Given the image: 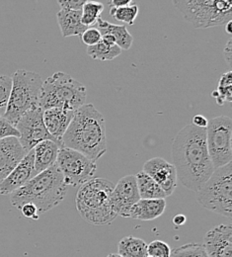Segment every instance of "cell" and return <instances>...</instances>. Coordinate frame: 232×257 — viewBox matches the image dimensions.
Segmentation results:
<instances>
[{
  "label": "cell",
  "instance_id": "cell-39",
  "mask_svg": "<svg viewBox=\"0 0 232 257\" xmlns=\"http://www.w3.org/2000/svg\"><path fill=\"white\" fill-rule=\"evenodd\" d=\"M187 219H186V216L182 215V214H179V215H176L174 218H173V224L176 225V226H181V225H184L186 223Z\"/></svg>",
  "mask_w": 232,
  "mask_h": 257
},
{
  "label": "cell",
  "instance_id": "cell-5",
  "mask_svg": "<svg viewBox=\"0 0 232 257\" xmlns=\"http://www.w3.org/2000/svg\"><path fill=\"white\" fill-rule=\"evenodd\" d=\"M11 90L3 118L13 126L28 111L38 108L43 79L37 72L18 69L11 77Z\"/></svg>",
  "mask_w": 232,
  "mask_h": 257
},
{
  "label": "cell",
  "instance_id": "cell-29",
  "mask_svg": "<svg viewBox=\"0 0 232 257\" xmlns=\"http://www.w3.org/2000/svg\"><path fill=\"white\" fill-rule=\"evenodd\" d=\"M11 77L0 74V117L5 114L11 90Z\"/></svg>",
  "mask_w": 232,
  "mask_h": 257
},
{
  "label": "cell",
  "instance_id": "cell-18",
  "mask_svg": "<svg viewBox=\"0 0 232 257\" xmlns=\"http://www.w3.org/2000/svg\"><path fill=\"white\" fill-rule=\"evenodd\" d=\"M62 147L50 140L40 142L34 148V166L36 173H41L57 163L58 155Z\"/></svg>",
  "mask_w": 232,
  "mask_h": 257
},
{
  "label": "cell",
  "instance_id": "cell-6",
  "mask_svg": "<svg viewBox=\"0 0 232 257\" xmlns=\"http://www.w3.org/2000/svg\"><path fill=\"white\" fill-rule=\"evenodd\" d=\"M86 88L69 74L59 71L48 77L42 85L39 108H65L75 111L85 104Z\"/></svg>",
  "mask_w": 232,
  "mask_h": 257
},
{
  "label": "cell",
  "instance_id": "cell-2",
  "mask_svg": "<svg viewBox=\"0 0 232 257\" xmlns=\"http://www.w3.org/2000/svg\"><path fill=\"white\" fill-rule=\"evenodd\" d=\"M62 146L81 153L97 161L107 152L105 120L92 104L75 110L73 118L62 138Z\"/></svg>",
  "mask_w": 232,
  "mask_h": 257
},
{
  "label": "cell",
  "instance_id": "cell-38",
  "mask_svg": "<svg viewBox=\"0 0 232 257\" xmlns=\"http://www.w3.org/2000/svg\"><path fill=\"white\" fill-rule=\"evenodd\" d=\"M101 41H102L104 44L108 45V46H115V45H117V42H116L115 37L112 36V35H109V34L102 35Z\"/></svg>",
  "mask_w": 232,
  "mask_h": 257
},
{
  "label": "cell",
  "instance_id": "cell-19",
  "mask_svg": "<svg viewBox=\"0 0 232 257\" xmlns=\"http://www.w3.org/2000/svg\"><path fill=\"white\" fill-rule=\"evenodd\" d=\"M165 199H140L130 212V219L139 221H153L165 211Z\"/></svg>",
  "mask_w": 232,
  "mask_h": 257
},
{
  "label": "cell",
  "instance_id": "cell-40",
  "mask_svg": "<svg viewBox=\"0 0 232 257\" xmlns=\"http://www.w3.org/2000/svg\"><path fill=\"white\" fill-rule=\"evenodd\" d=\"M231 24H232V20L231 21H229V22H227L224 26H225V31L227 34H229V35H231L232 34V29H231Z\"/></svg>",
  "mask_w": 232,
  "mask_h": 257
},
{
  "label": "cell",
  "instance_id": "cell-22",
  "mask_svg": "<svg viewBox=\"0 0 232 257\" xmlns=\"http://www.w3.org/2000/svg\"><path fill=\"white\" fill-rule=\"evenodd\" d=\"M135 179L140 199H165L167 197L163 189L143 171L137 173Z\"/></svg>",
  "mask_w": 232,
  "mask_h": 257
},
{
  "label": "cell",
  "instance_id": "cell-21",
  "mask_svg": "<svg viewBox=\"0 0 232 257\" xmlns=\"http://www.w3.org/2000/svg\"><path fill=\"white\" fill-rule=\"evenodd\" d=\"M101 35L109 34L115 37L117 46L122 49V51H128L131 49L133 45V38L132 34L128 31L127 27L124 25H116L111 24L102 18H100L95 25Z\"/></svg>",
  "mask_w": 232,
  "mask_h": 257
},
{
  "label": "cell",
  "instance_id": "cell-41",
  "mask_svg": "<svg viewBox=\"0 0 232 257\" xmlns=\"http://www.w3.org/2000/svg\"><path fill=\"white\" fill-rule=\"evenodd\" d=\"M106 257H122L120 254H118V253H111V254H109V255H107Z\"/></svg>",
  "mask_w": 232,
  "mask_h": 257
},
{
  "label": "cell",
  "instance_id": "cell-30",
  "mask_svg": "<svg viewBox=\"0 0 232 257\" xmlns=\"http://www.w3.org/2000/svg\"><path fill=\"white\" fill-rule=\"evenodd\" d=\"M171 248L162 240H153L147 244V255L151 257H170Z\"/></svg>",
  "mask_w": 232,
  "mask_h": 257
},
{
  "label": "cell",
  "instance_id": "cell-16",
  "mask_svg": "<svg viewBox=\"0 0 232 257\" xmlns=\"http://www.w3.org/2000/svg\"><path fill=\"white\" fill-rule=\"evenodd\" d=\"M27 155L18 138L9 137L0 140V182L18 165Z\"/></svg>",
  "mask_w": 232,
  "mask_h": 257
},
{
  "label": "cell",
  "instance_id": "cell-1",
  "mask_svg": "<svg viewBox=\"0 0 232 257\" xmlns=\"http://www.w3.org/2000/svg\"><path fill=\"white\" fill-rule=\"evenodd\" d=\"M172 158L181 183L198 192L214 170L206 147L205 128L192 124L181 128L172 143Z\"/></svg>",
  "mask_w": 232,
  "mask_h": 257
},
{
  "label": "cell",
  "instance_id": "cell-32",
  "mask_svg": "<svg viewBox=\"0 0 232 257\" xmlns=\"http://www.w3.org/2000/svg\"><path fill=\"white\" fill-rule=\"evenodd\" d=\"M9 137H15L19 139L20 134L15 126H13L3 117H0V140Z\"/></svg>",
  "mask_w": 232,
  "mask_h": 257
},
{
  "label": "cell",
  "instance_id": "cell-8",
  "mask_svg": "<svg viewBox=\"0 0 232 257\" xmlns=\"http://www.w3.org/2000/svg\"><path fill=\"white\" fill-rule=\"evenodd\" d=\"M231 172V162L215 168L197 192L199 205L229 219L232 217Z\"/></svg>",
  "mask_w": 232,
  "mask_h": 257
},
{
  "label": "cell",
  "instance_id": "cell-20",
  "mask_svg": "<svg viewBox=\"0 0 232 257\" xmlns=\"http://www.w3.org/2000/svg\"><path fill=\"white\" fill-rule=\"evenodd\" d=\"M58 24L63 37L80 36L87 27L81 23V10L61 9L57 13Z\"/></svg>",
  "mask_w": 232,
  "mask_h": 257
},
{
  "label": "cell",
  "instance_id": "cell-31",
  "mask_svg": "<svg viewBox=\"0 0 232 257\" xmlns=\"http://www.w3.org/2000/svg\"><path fill=\"white\" fill-rule=\"evenodd\" d=\"M81 41L83 44H85L87 47L94 46L98 44L101 41L102 35L99 32V30L95 27H88L84 32L80 35Z\"/></svg>",
  "mask_w": 232,
  "mask_h": 257
},
{
  "label": "cell",
  "instance_id": "cell-10",
  "mask_svg": "<svg viewBox=\"0 0 232 257\" xmlns=\"http://www.w3.org/2000/svg\"><path fill=\"white\" fill-rule=\"evenodd\" d=\"M57 165L63 173L67 186L72 187L80 186L93 178L97 170L96 161L65 147L60 149Z\"/></svg>",
  "mask_w": 232,
  "mask_h": 257
},
{
  "label": "cell",
  "instance_id": "cell-24",
  "mask_svg": "<svg viewBox=\"0 0 232 257\" xmlns=\"http://www.w3.org/2000/svg\"><path fill=\"white\" fill-rule=\"evenodd\" d=\"M122 54V49L119 48L117 45L115 46H108L100 41L98 44L87 47V55L93 59L98 60L101 62L106 61H113L117 57Z\"/></svg>",
  "mask_w": 232,
  "mask_h": 257
},
{
  "label": "cell",
  "instance_id": "cell-28",
  "mask_svg": "<svg viewBox=\"0 0 232 257\" xmlns=\"http://www.w3.org/2000/svg\"><path fill=\"white\" fill-rule=\"evenodd\" d=\"M170 257H207L202 244L187 243L171 250Z\"/></svg>",
  "mask_w": 232,
  "mask_h": 257
},
{
  "label": "cell",
  "instance_id": "cell-14",
  "mask_svg": "<svg viewBox=\"0 0 232 257\" xmlns=\"http://www.w3.org/2000/svg\"><path fill=\"white\" fill-rule=\"evenodd\" d=\"M143 172L151 177L166 193L171 196L177 187V173L174 165L162 158H153L143 165Z\"/></svg>",
  "mask_w": 232,
  "mask_h": 257
},
{
  "label": "cell",
  "instance_id": "cell-9",
  "mask_svg": "<svg viewBox=\"0 0 232 257\" xmlns=\"http://www.w3.org/2000/svg\"><path fill=\"white\" fill-rule=\"evenodd\" d=\"M205 141L214 169L231 162L232 121L229 117L221 115L207 121Z\"/></svg>",
  "mask_w": 232,
  "mask_h": 257
},
{
  "label": "cell",
  "instance_id": "cell-26",
  "mask_svg": "<svg viewBox=\"0 0 232 257\" xmlns=\"http://www.w3.org/2000/svg\"><path fill=\"white\" fill-rule=\"evenodd\" d=\"M104 10V4L98 1H87L81 9V23L88 27L96 25Z\"/></svg>",
  "mask_w": 232,
  "mask_h": 257
},
{
  "label": "cell",
  "instance_id": "cell-3",
  "mask_svg": "<svg viewBox=\"0 0 232 257\" xmlns=\"http://www.w3.org/2000/svg\"><path fill=\"white\" fill-rule=\"evenodd\" d=\"M67 192L63 173L56 163L38 173L23 187L11 193L10 202L19 210L24 204H33L39 214H44L60 205Z\"/></svg>",
  "mask_w": 232,
  "mask_h": 257
},
{
  "label": "cell",
  "instance_id": "cell-33",
  "mask_svg": "<svg viewBox=\"0 0 232 257\" xmlns=\"http://www.w3.org/2000/svg\"><path fill=\"white\" fill-rule=\"evenodd\" d=\"M88 0H58V3L62 7V9L68 10H81L83 5Z\"/></svg>",
  "mask_w": 232,
  "mask_h": 257
},
{
  "label": "cell",
  "instance_id": "cell-25",
  "mask_svg": "<svg viewBox=\"0 0 232 257\" xmlns=\"http://www.w3.org/2000/svg\"><path fill=\"white\" fill-rule=\"evenodd\" d=\"M211 95L219 106L223 105L225 102H231L232 72L230 70L224 72L221 75L218 81V86L215 90L212 91Z\"/></svg>",
  "mask_w": 232,
  "mask_h": 257
},
{
  "label": "cell",
  "instance_id": "cell-27",
  "mask_svg": "<svg viewBox=\"0 0 232 257\" xmlns=\"http://www.w3.org/2000/svg\"><path fill=\"white\" fill-rule=\"evenodd\" d=\"M110 15L117 21L123 22L127 25L132 26L135 22L138 15V6L135 3H132L128 6L110 8Z\"/></svg>",
  "mask_w": 232,
  "mask_h": 257
},
{
  "label": "cell",
  "instance_id": "cell-13",
  "mask_svg": "<svg viewBox=\"0 0 232 257\" xmlns=\"http://www.w3.org/2000/svg\"><path fill=\"white\" fill-rule=\"evenodd\" d=\"M207 257H232V225L223 224L208 230L203 238Z\"/></svg>",
  "mask_w": 232,
  "mask_h": 257
},
{
  "label": "cell",
  "instance_id": "cell-17",
  "mask_svg": "<svg viewBox=\"0 0 232 257\" xmlns=\"http://www.w3.org/2000/svg\"><path fill=\"white\" fill-rule=\"evenodd\" d=\"M75 111L65 108H51L43 111V120L48 132L62 144L65 135ZM63 147V146H62Z\"/></svg>",
  "mask_w": 232,
  "mask_h": 257
},
{
  "label": "cell",
  "instance_id": "cell-35",
  "mask_svg": "<svg viewBox=\"0 0 232 257\" xmlns=\"http://www.w3.org/2000/svg\"><path fill=\"white\" fill-rule=\"evenodd\" d=\"M192 125L198 128H205L207 126V120L202 115H195L192 119Z\"/></svg>",
  "mask_w": 232,
  "mask_h": 257
},
{
  "label": "cell",
  "instance_id": "cell-34",
  "mask_svg": "<svg viewBox=\"0 0 232 257\" xmlns=\"http://www.w3.org/2000/svg\"><path fill=\"white\" fill-rule=\"evenodd\" d=\"M20 211L22 212V215L27 218V219H32V220H38L39 219V212L37 207L33 204H24L21 208Z\"/></svg>",
  "mask_w": 232,
  "mask_h": 257
},
{
  "label": "cell",
  "instance_id": "cell-15",
  "mask_svg": "<svg viewBox=\"0 0 232 257\" xmlns=\"http://www.w3.org/2000/svg\"><path fill=\"white\" fill-rule=\"evenodd\" d=\"M37 173L34 166V150H31L18 165L0 182V194L10 195L27 184Z\"/></svg>",
  "mask_w": 232,
  "mask_h": 257
},
{
  "label": "cell",
  "instance_id": "cell-37",
  "mask_svg": "<svg viewBox=\"0 0 232 257\" xmlns=\"http://www.w3.org/2000/svg\"><path fill=\"white\" fill-rule=\"evenodd\" d=\"M133 3V0H110V8H117V7H123L128 6Z\"/></svg>",
  "mask_w": 232,
  "mask_h": 257
},
{
  "label": "cell",
  "instance_id": "cell-4",
  "mask_svg": "<svg viewBox=\"0 0 232 257\" xmlns=\"http://www.w3.org/2000/svg\"><path fill=\"white\" fill-rule=\"evenodd\" d=\"M114 184L104 178H91L80 185L75 196L76 210L92 225H110L118 217L113 211L111 194Z\"/></svg>",
  "mask_w": 232,
  "mask_h": 257
},
{
  "label": "cell",
  "instance_id": "cell-12",
  "mask_svg": "<svg viewBox=\"0 0 232 257\" xmlns=\"http://www.w3.org/2000/svg\"><path fill=\"white\" fill-rule=\"evenodd\" d=\"M140 200L136 185L135 175L123 177L115 186L111 194V204L117 216L129 218L133 205Z\"/></svg>",
  "mask_w": 232,
  "mask_h": 257
},
{
  "label": "cell",
  "instance_id": "cell-11",
  "mask_svg": "<svg viewBox=\"0 0 232 257\" xmlns=\"http://www.w3.org/2000/svg\"><path fill=\"white\" fill-rule=\"evenodd\" d=\"M15 127L20 134L19 142L26 153H29L36 145L46 140L54 141L62 147L61 142L48 132L43 120V110L39 107L26 112L17 122Z\"/></svg>",
  "mask_w": 232,
  "mask_h": 257
},
{
  "label": "cell",
  "instance_id": "cell-23",
  "mask_svg": "<svg viewBox=\"0 0 232 257\" xmlns=\"http://www.w3.org/2000/svg\"><path fill=\"white\" fill-rule=\"evenodd\" d=\"M118 251L122 257H146L147 244L141 238L126 236L120 240Z\"/></svg>",
  "mask_w": 232,
  "mask_h": 257
},
{
  "label": "cell",
  "instance_id": "cell-7",
  "mask_svg": "<svg viewBox=\"0 0 232 257\" xmlns=\"http://www.w3.org/2000/svg\"><path fill=\"white\" fill-rule=\"evenodd\" d=\"M173 3L196 29L222 26L232 20V0H173Z\"/></svg>",
  "mask_w": 232,
  "mask_h": 257
},
{
  "label": "cell",
  "instance_id": "cell-42",
  "mask_svg": "<svg viewBox=\"0 0 232 257\" xmlns=\"http://www.w3.org/2000/svg\"><path fill=\"white\" fill-rule=\"evenodd\" d=\"M146 257H151V256H148V255H147V256H146Z\"/></svg>",
  "mask_w": 232,
  "mask_h": 257
},
{
  "label": "cell",
  "instance_id": "cell-36",
  "mask_svg": "<svg viewBox=\"0 0 232 257\" xmlns=\"http://www.w3.org/2000/svg\"><path fill=\"white\" fill-rule=\"evenodd\" d=\"M232 41L231 39H229L223 49V56H224V59L226 61V63L228 64V66L230 67L231 66V54H232Z\"/></svg>",
  "mask_w": 232,
  "mask_h": 257
}]
</instances>
